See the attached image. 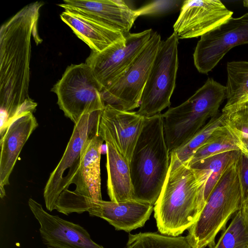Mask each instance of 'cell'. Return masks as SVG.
<instances>
[{"label":"cell","mask_w":248,"mask_h":248,"mask_svg":"<svg viewBox=\"0 0 248 248\" xmlns=\"http://www.w3.org/2000/svg\"><path fill=\"white\" fill-rule=\"evenodd\" d=\"M43 4L36 1L26 5L0 28V136L32 101L29 95L31 38L37 45L42 42L37 25Z\"/></svg>","instance_id":"cell-1"},{"label":"cell","mask_w":248,"mask_h":248,"mask_svg":"<svg viewBox=\"0 0 248 248\" xmlns=\"http://www.w3.org/2000/svg\"><path fill=\"white\" fill-rule=\"evenodd\" d=\"M203 189L186 162L169 167L160 194L154 205L159 232L177 236L196 222L205 202Z\"/></svg>","instance_id":"cell-2"},{"label":"cell","mask_w":248,"mask_h":248,"mask_svg":"<svg viewBox=\"0 0 248 248\" xmlns=\"http://www.w3.org/2000/svg\"><path fill=\"white\" fill-rule=\"evenodd\" d=\"M170 163L162 114L145 117L129 163L133 200L155 205L165 182Z\"/></svg>","instance_id":"cell-3"},{"label":"cell","mask_w":248,"mask_h":248,"mask_svg":"<svg viewBox=\"0 0 248 248\" xmlns=\"http://www.w3.org/2000/svg\"><path fill=\"white\" fill-rule=\"evenodd\" d=\"M226 99V88L212 78L191 97L162 114L166 142L170 152L186 143L217 115Z\"/></svg>","instance_id":"cell-4"},{"label":"cell","mask_w":248,"mask_h":248,"mask_svg":"<svg viewBox=\"0 0 248 248\" xmlns=\"http://www.w3.org/2000/svg\"><path fill=\"white\" fill-rule=\"evenodd\" d=\"M238 158L226 170L208 197L198 219L188 230L186 237L193 248H213L217 233L240 209L242 198Z\"/></svg>","instance_id":"cell-5"},{"label":"cell","mask_w":248,"mask_h":248,"mask_svg":"<svg viewBox=\"0 0 248 248\" xmlns=\"http://www.w3.org/2000/svg\"><path fill=\"white\" fill-rule=\"evenodd\" d=\"M51 91L65 116L75 124L80 118L96 111H103L105 103L99 85L86 63L68 66Z\"/></svg>","instance_id":"cell-6"},{"label":"cell","mask_w":248,"mask_h":248,"mask_svg":"<svg viewBox=\"0 0 248 248\" xmlns=\"http://www.w3.org/2000/svg\"><path fill=\"white\" fill-rule=\"evenodd\" d=\"M178 40L173 32L160 44L137 111L144 117L161 113L170 105L178 68Z\"/></svg>","instance_id":"cell-7"},{"label":"cell","mask_w":248,"mask_h":248,"mask_svg":"<svg viewBox=\"0 0 248 248\" xmlns=\"http://www.w3.org/2000/svg\"><path fill=\"white\" fill-rule=\"evenodd\" d=\"M103 111L82 116L75 124L65 151L57 166L50 173L44 190L46 207L50 212L55 209L61 193L79 167L84 147L87 141L99 135Z\"/></svg>","instance_id":"cell-8"},{"label":"cell","mask_w":248,"mask_h":248,"mask_svg":"<svg viewBox=\"0 0 248 248\" xmlns=\"http://www.w3.org/2000/svg\"><path fill=\"white\" fill-rule=\"evenodd\" d=\"M103 141L99 134L86 143L79 167L56 202L57 211L68 215L89 201L102 200L100 159Z\"/></svg>","instance_id":"cell-9"},{"label":"cell","mask_w":248,"mask_h":248,"mask_svg":"<svg viewBox=\"0 0 248 248\" xmlns=\"http://www.w3.org/2000/svg\"><path fill=\"white\" fill-rule=\"evenodd\" d=\"M161 41L160 35L154 31L130 66L101 92L105 105L109 104L126 111L139 108L144 87Z\"/></svg>","instance_id":"cell-10"},{"label":"cell","mask_w":248,"mask_h":248,"mask_svg":"<svg viewBox=\"0 0 248 248\" xmlns=\"http://www.w3.org/2000/svg\"><path fill=\"white\" fill-rule=\"evenodd\" d=\"M153 31L148 29L128 33L101 52L92 51L85 63L90 67L101 92L117 79L130 66L150 39Z\"/></svg>","instance_id":"cell-11"},{"label":"cell","mask_w":248,"mask_h":248,"mask_svg":"<svg viewBox=\"0 0 248 248\" xmlns=\"http://www.w3.org/2000/svg\"><path fill=\"white\" fill-rule=\"evenodd\" d=\"M248 44V13L231 17L201 36L196 46L193 60L201 73L207 74L234 46Z\"/></svg>","instance_id":"cell-12"},{"label":"cell","mask_w":248,"mask_h":248,"mask_svg":"<svg viewBox=\"0 0 248 248\" xmlns=\"http://www.w3.org/2000/svg\"><path fill=\"white\" fill-rule=\"evenodd\" d=\"M232 15L233 12L219 0H185L173 25V33L181 39L202 36Z\"/></svg>","instance_id":"cell-13"},{"label":"cell","mask_w":248,"mask_h":248,"mask_svg":"<svg viewBox=\"0 0 248 248\" xmlns=\"http://www.w3.org/2000/svg\"><path fill=\"white\" fill-rule=\"evenodd\" d=\"M28 205L40 224V235L47 248H104L79 225L48 213L31 198Z\"/></svg>","instance_id":"cell-14"},{"label":"cell","mask_w":248,"mask_h":248,"mask_svg":"<svg viewBox=\"0 0 248 248\" xmlns=\"http://www.w3.org/2000/svg\"><path fill=\"white\" fill-rule=\"evenodd\" d=\"M153 210V205L134 200L116 202L101 200L86 202L75 213L88 212L90 216L105 219L116 230L130 232L143 227Z\"/></svg>","instance_id":"cell-15"},{"label":"cell","mask_w":248,"mask_h":248,"mask_svg":"<svg viewBox=\"0 0 248 248\" xmlns=\"http://www.w3.org/2000/svg\"><path fill=\"white\" fill-rule=\"evenodd\" d=\"M59 6L65 11L86 16L124 35L129 33L139 16L136 10L121 0H69Z\"/></svg>","instance_id":"cell-16"},{"label":"cell","mask_w":248,"mask_h":248,"mask_svg":"<svg viewBox=\"0 0 248 248\" xmlns=\"http://www.w3.org/2000/svg\"><path fill=\"white\" fill-rule=\"evenodd\" d=\"M145 117L137 111L123 110L106 104L99 133L108 136L128 162L142 131Z\"/></svg>","instance_id":"cell-17"},{"label":"cell","mask_w":248,"mask_h":248,"mask_svg":"<svg viewBox=\"0 0 248 248\" xmlns=\"http://www.w3.org/2000/svg\"><path fill=\"white\" fill-rule=\"evenodd\" d=\"M38 126L32 112L23 113L15 118L0 137V195L5 196L4 186L9 184V177L24 145Z\"/></svg>","instance_id":"cell-18"},{"label":"cell","mask_w":248,"mask_h":248,"mask_svg":"<svg viewBox=\"0 0 248 248\" xmlns=\"http://www.w3.org/2000/svg\"><path fill=\"white\" fill-rule=\"evenodd\" d=\"M107 147V191L110 201L133 200V188L129 164L106 135L99 133Z\"/></svg>","instance_id":"cell-19"},{"label":"cell","mask_w":248,"mask_h":248,"mask_svg":"<svg viewBox=\"0 0 248 248\" xmlns=\"http://www.w3.org/2000/svg\"><path fill=\"white\" fill-rule=\"evenodd\" d=\"M60 17L93 51L101 52L113 43L125 39V35L121 32L79 14L64 11Z\"/></svg>","instance_id":"cell-20"},{"label":"cell","mask_w":248,"mask_h":248,"mask_svg":"<svg viewBox=\"0 0 248 248\" xmlns=\"http://www.w3.org/2000/svg\"><path fill=\"white\" fill-rule=\"evenodd\" d=\"M240 150L228 151L199 160L189 166L204 189L205 203L227 169L239 157Z\"/></svg>","instance_id":"cell-21"},{"label":"cell","mask_w":248,"mask_h":248,"mask_svg":"<svg viewBox=\"0 0 248 248\" xmlns=\"http://www.w3.org/2000/svg\"><path fill=\"white\" fill-rule=\"evenodd\" d=\"M226 69L227 102L225 108L248 100V61L228 62Z\"/></svg>","instance_id":"cell-22"},{"label":"cell","mask_w":248,"mask_h":248,"mask_svg":"<svg viewBox=\"0 0 248 248\" xmlns=\"http://www.w3.org/2000/svg\"><path fill=\"white\" fill-rule=\"evenodd\" d=\"M221 125V113L219 112L186 143L170 153V167L174 168L188 162L198 149L205 143L215 130Z\"/></svg>","instance_id":"cell-23"},{"label":"cell","mask_w":248,"mask_h":248,"mask_svg":"<svg viewBox=\"0 0 248 248\" xmlns=\"http://www.w3.org/2000/svg\"><path fill=\"white\" fill-rule=\"evenodd\" d=\"M239 142L225 126L217 128L205 143L195 153L189 165L205 158L222 153L240 150Z\"/></svg>","instance_id":"cell-24"},{"label":"cell","mask_w":248,"mask_h":248,"mask_svg":"<svg viewBox=\"0 0 248 248\" xmlns=\"http://www.w3.org/2000/svg\"><path fill=\"white\" fill-rule=\"evenodd\" d=\"M213 248H248V215L241 208Z\"/></svg>","instance_id":"cell-25"},{"label":"cell","mask_w":248,"mask_h":248,"mask_svg":"<svg viewBox=\"0 0 248 248\" xmlns=\"http://www.w3.org/2000/svg\"><path fill=\"white\" fill-rule=\"evenodd\" d=\"M126 248H193L186 236H173L156 232L129 234Z\"/></svg>","instance_id":"cell-26"},{"label":"cell","mask_w":248,"mask_h":248,"mask_svg":"<svg viewBox=\"0 0 248 248\" xmlns=\"http://www.w3.org/2000/svg\"><path fill=\"white\" fill-rule=\"evenodd\" d=\"M220 113L222 125L228 129L239 144L248 139V100L223 107Z\"/></svg>","instance_id":"cell-27"},{"label":"cell","mask_w":248,"mask_h":248,"mask_svg":"<svg viewBox=\"0 0 248 248\" xmlns=\"http://www.w3.org/2000/svg\"><path fill=\"white\" fill-rule=\"evenodd\" d=\"M183 1L172 0L153 1L136 10L139 16L162 15L175 10L182 5Z\"/></svg>","instance_id":"cell-28"},{"label":"cell","mask_w":248,"mask_h":248,"mask_svg":"<svg viewBox=\"0 0 248 248\" xmlns=\"http://www.w3.org/2000/svg\"><path fill=\"white\" fill-rule=\"evenodd\" d=\"M238 167L242 202L248 196V156L241 152L238 159Z\"/></svg>","instance_id":"cell-29"},{"label":"cell","mask_w":248,"mask_h":248,"mask_svg":"<svg viewBox=\"0 0 248 248\" xmlns=\"http://www.w3.org/2000/svg\"><path fill=\"white\" fill-rule=\"evenodd\" d=\"M239 149L242 153L248 156V139L240 143Z\"/></svg>","instance_id":"cell-30"},{"label":"cell","mask_w":248,"mask_h":248,"mask_svg":"<svg viewBox=\"0 0 248 248\" xmlns=\"http://www.w3.org/2000/svg\"><path fill=\"white\" fill-rule=\"evenodd\" d=\"M241 208H243L248 215V196L242 202Z\"/></svg>","instance_id":"cell-31"},{"label":"cell","mask_w":248,"mask_h":248,"mask_svg":"<svg viewBox=\"0 0 248 248\" xmlns=\"http://www.w3.org/2000/svg\"><path fill=\"white\" fill-rule=\"evenodd\" d=\"M243 3L244 6L248 8V0H244L243 1Z\"/></svg>","instance_id":"cell-32"}]
</instances>
